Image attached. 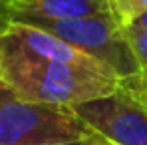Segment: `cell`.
<instances>
[{
  "label": "cell",
  "instance_id": "cell-1",
  "mask_svg": "<svg viewBox=\"0 0 147 145\" xmlns=\"http://www.w3.org/2000/svg\"><path fill=\"white\" fill-rule=\"evenodd\" d=\"M0 80L24 99L60 107L107 97L121 86L115 74L34 56L6 34H0Z\"/></svg>",
  "mask_w": 147,
  "mask_h": 145
},
{
  "label": "cell",
  "instance_id": "cell-2",
  "mask_svg": "<svg viewBox=\"0 0 147 145\" xmlns=\"http://www.w3.org/2000/svg\"><path fill=\"white\" fill-rule=\"evenodd\" d=\"M88 125L72 107L20 97L0 80V145H44L78 141Z\"/></svg>",
  "mask_w": 147,
  "mask_h": 145
},
{
  "label": "cell",
  "instance_id": "cell-3",
  "mask_svg": "<svg viewBox=\"0 0 147 145\" xmlns=\"http://www.w3.org/2000/svg\"><path fill=\"white\" fill-rule=\"evenodd\" d=\"M24 24L42 28L70 42L76 48L84 50L92 58L109 66L121 80L137 76L141 72V66L129 46L125 30L115 22L111 14L68 18V20H32Z\"/></svg>",
  "mask_w": 147,
  "mask_h": 145
},
{
  "label": "cell",
  "instance_id": "cell-4",
  "mask_svg": "<svg viewBox=\"0 0 147 145\" xmlns=\"http://www.w3.org/2000/svg\"><path fill=\"white\" fill-rule=\"evenodd\" d=\"M90 129L117 145H147V105L123 86L115 94L72 107Z\"/></svg>",
  "mask_w": 147,
  "mask_h": 145
},
{
  "label": "cell",
  "instance_id": "cell-5",
  "mask_svg": "<svg viewBox=\"0 0 147 145\" xmlns=\"http://www.w3.org/2000/svg\"><path fill=\"white\" fill-rule=\"evenodd\" d=\"M4 34L10 36L18 46H22L24 50H28L34 56H40V58H46V60H56V62H62V64L80 66V68H90V70L115 74L109 66H105L103 62L92 58L84 50L76 48L70 42H66V40H62V38L50 34V32L42 30V28H36V26H32V24L12 22Z\"/></svg>",
  "mask_w": 147,
  "mask_h": 145
},
{
  "label": "cell",
  "instance_id": "cell-6",
  "mask_svg": "<svg viewBox=\"0 0 147 145\" xmlns=\"http://www.w3.org/2000/svg\"><path fill=\"white\" fill-rule=\"evenodd\" d=\"M111 14L107 0H12V22L68 20Z\"/></svg>",
  "mask_w": 147,
  "mask_h": 145
},
{
  "label": "cell",
  "instance_id": "cell-7",
  "mask_svg": "<svg viewBox=\"0 0 147 145\" xmlns=\"http://www.w3.org/2000/svg\"><path fill=\"white\" fill-rule=\"evenodd\" d=\"M109 12L123 30L147 10V0H107Z\"/></svg>",
  "mask_w": 147,
  "mask_h": 145
},
{
  "label": "cell",
  "instance_id": "cell-8",
  "mask_svg": "<svg viewBox=\"0 0 147 145\" xmlns=\"http://www.w3.org/2000/svg\"><path fill=\"white\" fill-rule=\"evenodd\" d=\"M125 36L129 40V46L133 50L141 70H147V30L139 28H125Z\"/></svg>",
  "mask_w": 147,
  "mask_h": 145
},
{
  "label": "cell",
  "instance_id": "cell-9",
  "mask_svg": "<svg viewBox=\"0 0 147 145\" xmlns=\"http://www.w3.org/2000/svg\"><path fill=\"white\" fill-rule=\"evenodd\" d=\"M121 86L147 105V74L145 72H139L137 76L121 80Z\"/></svg>",
  "mask_w": 147,
  "mask_h": 145
},
{
  "label": "cell",
  "instance_id": "cell-10",
  "mask_svg": "<svg viewBox=\"0 0 147 145\" xmlns=\"http://www.w3.org/2000/svg\"><path fill=\"white\" fill-rule=\"evenodd\" d=\"M12 24V0H0V34Z\"/></svg>",
  "mask_w": 147,
  "mask_h": 145
},
{
  "label": "cell",
  "instance_id": "cell-11",
  "mask_svg": "<svg viewBox=\"0 0 147 145\" xmlns=\"http://www.w3.org/2000/svg\"><path fill=\"white\" fill-rule=\"evenodd\" d=\"M80 141H82V145H117V143H113V141H109L107 137L99 135L98 131L90 129V127H88V131L84 133V137Z\"/></svg>",
  "mask_w": 147,
  "mask_h": 145
},
{
  "label": "cell",
  "instance_id": "cell-12",
  "mask_svg": "<svg viewBox=\"0 0 147 145\" xmlns=\"http://www.w3.org/2000/svg\"><path fill=\"white\" fill-rule=\"evenodd\" d=\"M127 28H139V30H147V10L133 22V24H129Z\"/></svg>",
  "mask_w": 147,
  "mask_h": 145
},
{
  "label": "cell",
  "instance_id": "cell-13",
  "mask_svg": "<svg viewBox=\"0 0 147 145\" xmlns=\"http://www.w3.org/2000/svg\"><path fill=\"white\" fill-rule=\"evenodd\" d=\"M44 145H82V141H62V143H44Z\"/></svg>",
  "mask_w": 147,
  "mask_h": 145
}]
</instances>
